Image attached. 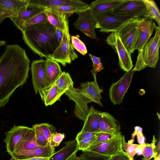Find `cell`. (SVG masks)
I'll list each match as a JSON object with an SVG mask.
<instances>
[{
	"instance_id": "obj_32",
	"label": "cell",
	"mask_w": 160,
	"mask_h": 160,
	"mask_svg": "<svg viewBox=\"0 0 160 160\" xmlns=\"http://www.w3.org/2000/svg\"><path fill=\"white\" fill-rule=\"evenodd\" d=\"M157 142V139L153 135L152 142L150 144L146 143L142 152L143 157L142 160H151L152 158H154L158 155V152L155 150Z\"/></svg>"
},
{
	"instance_id": "obj_45",
	"label": "cell",
	"mask_w": 160,
	"mask_h": 160,
	"mask_svg": "<svg viewBox=\"0 0 160 160\" xmlns=\"http://www.w3.org/2000/svg\"><path fill=\"white\" fill-rule=\"evenodd\" d=\"M79 157L80 160H105L100 157L90 156L85 152H83Z\"/></svg>"
},
{
	"instance_id": "obj_5",
	"label": "cell",
	"mask_w": 160,
	"mask_h": 160,
	"mask_svg": "<svg viewBox=\"0 0 160 160\" xmlns=\"http://www.w3.org/2000/svg\"><path fill=\"white\" fill-rule=\"evenodd\" d=\"M123 135L115 136L110 139L91 148L85 152L88 155L102 158L105 160L111 159V157L122 150Z\"/></svg>"
},
{
	"instance_id": "obj_1",
	"label": "cell",
	"mask_w": 160,
	"mask_h": 160,
	"mask_svg": "<svg viewBox=\"0 0 160 160\" xmlns=\"http://www.w3.org/2000/svg\"><path fill=\"white\" fill-rule=\"evenodd\" d=\"M30 60L25 50L18 44L8 45L0 57V108L28 79Z\"/></svg>"
},
{
	"instance_id": "obj_51",
	"label": "cell",
	"mask_w": 160,
	"mask_h": 160,
	"mask_svg": "<svg viewBox=\"0 0 160 160\" xmlns=\"http://www.w3.org/2000/svg\"><path fill=\"white\" fill-rule=\"evenodd\" d=\"M160 152H159L158 155L154 158V160H160Z\"/></svg>"
},
{
	"instance_id": "obj_28",
	"label": "cell",
	"mask_w": 160,
	"mask_h": 160,
	"mask_svg": "<svg viewBox=\"0 0 160 160\" xmlns=\"http://www.w3.org/2000/svg\"><path fill=\"white\" fill-rule=\"evenodd\" d=\"M48 22L56 28L63 32L64 14L54 10L45 9Z\"/></svg>"
},
{
	"instance_id": "obj_35",
	"label": "cell",
	"mask_w": 160,
	"mask_h": 160,
	"mask_svg": "<svg viewBox=\"0 0 160 160\" xmlns=\"http://www.w3.org/2000/svg\"><path fill=\"white\" fill-rule=\"evenodd\" d=\"M139 144L129 143L126 142L124 135L122 138V149L129 156L131 160H134V157L136 154V149Z\"/></svg>"
},
{
	"instance_id": "obj_46",
	"label": "cell",
	"mask_w": 160,
	"mask_h": 160,
	"mask_svg": "<svg viewBox=\"0 0 160 160\" xmlns=\"http://www.w3.org/2000/svg\"><path fill=\"white\" fill-rule=\"evenodd\" d=\"M142 131V128L139 126H136L134 127V131L132 134L131 139L128 141L129 143H133L134 138L137 132L139 131Z\"/></svg>"
},
{
	"instance_id": "obj_18",
	"label": "cell",
	"mask_w": 160,
	"mask_h": 160,
	"mask_svg": "<svg viewBox=\"0 0 160 160\" xmlns=\"http://www.w3.org/2000/svg\"><path fill=\"white\" fill-rule=\"evenodd\" d=\"M45 10V9L42 8L28 5L27 8L20 10L9 18L14 25L22 32L24 29V25L25 22Z\"/></svg>"
},
{
	"instance_id": "obj_19",
	"label": "cell",
	"mask_w": 160,
	"mask_h": 160,
	"mask_svg": "<svg viewBox=\"0 0 160 160\" xmlns=\"http://www.w3.org/2000/svg\"><path fill=\"white\" fill-rule=\"evenodd\" d=\"M28 5L44 9L65 6H88L89 5L78 0H29Z\"/></svg>"
},
{
	"instance_id": "obj_10",
	"label": "cell",
	"mask_w": 160,
	"mask_h": 160,
	"mask_svg": "<svg viewBox=\"0 0 160 160\" xmlns=\"http://www.w3.org/2000/svg\"><path fill=\"white\" fill-rule=\"evenodd\" d=\"M135 72L133 69L126 72L118 81L112 84L109 89V96L111 101L114 105L120 104L122 102Z\"/></svg>"
},
{
	"instance_id": "obj_39",
	"label": "cell",
	"mask_w": 160,
	"mask_h": 160,
	"mask_svg": "<svg viewBox=\"0 0 160 160\" xmlns=\"http://www.w3.org/2000/svg\"><path fill=\"white\" fill-rule=\"evenodd\" d=\"M115 136L114 135L108 133H98L97 138L91 144L88 148H91L100 144L110 139Z\"/></svg>"
},
{
	"instance_id": "obj_14",
	"label": "cell",
	"mask_w": 160,
	"mask_h": 160,
	"mask_svg": "<svg viewBox=\"0 0 160 160\" xmlns=\"http://www.w3.org/2000/svg\"><path fill=\"white\" fill-rule=\"evenodd\" d=\"M153 19L148 16L139 18L137 22V28L141 30L139 37L134 48V51L142 50L148 42L153 31L157 26Z\"/></svg>"
},
{
	"instance_id": "obj_29",
	"label": "cell",
	"mask_w": 160,
	"mask_h": 160,
	"mask_svg": "<svg viewBox=\"0 0 160 160\" xmlns=\"http://www.w3.org/2000/svg\"><path fill=\"white\" fill-rule=\"evenodd\" d=\"M57 84L59 90L63 94L71 87L73 86V82L69 73L62 72L54 83Z\"/></svg>"
},
{
	"instance_id": "obj_24",
	"label": "cell",
	"mask_w": 160,
	"mask_h": 160,
	"mask_svg": "<svg viewBox=\"0 0 160 160\" xmlns=\"http://www.w3.org/2000/svg\"><path fill=\"white\" fill-rule=\"evenodd\" d=\"M46 59L45 88L53 84L62 72L58 62L51 58Z\"/></svg>"
},
{
	"instance_id": "obj_25",
	"label": "cell",
	"mask_w": 160,
	"mask_h": 160,
	"mask_svg": "<svg viewBox=\"0 0 160 160\" xmlns=\"http://www.w3.org/2000/svg\"><path fill=\"white\" fill-rule=\"evenodd\" d=\"M63 94L57 84L54 83L51 86L44 89L40 95L45 105L47 106L54 104L60 99Z\"/></svg>"
},
{
	"instance_id": "obj_16",
	"label": "cell",
	"mask_w": 160,
	"mask_h": 160,
	"mask_svg": "<svg viewBox=\"0 0 160 160\" xmlns=\"http://www.w3.org/2000/svg\"><path fill=\"white\" fill-rule=\"evenodd\" d=\"M99 124L101 132L108 133L115 136L121 134L119 122L107 112L99 111Z\"/></svg>"
},
{
	"instance_id": "obj_26",
	"label": "cell",
	"mask_w": 160,
	"mask_h": 160,
	"mask_svg": "<svg viewBox=\"0 0 160 160\" xmlns=\"http://www.w3.org/2000/svg\"><path fill=\"white\" fill-rule=\"evenodd\" d=\"M41 147L36 142L33 129L32 128H30L13 153L33 150Z\"/></svg>"
},
{
	"instance_id": "obj_23",
	"label": "cell",
	"mask_w": 160,
	"mask_h": 160,
	"mask_svg": "<svg viewBox=\"0 0 160 160\" xmlns=\"http://www.w3.org/2000/svg\"><path fill=\"white\" fill-rule=\"evenodd\" d=\"M99 111L91 106L81 131L96 133L101 132L99 124Z\"/></svg>"
},
{
	"instance_id": "obj_20",
	"label": "cell",
	"mask_w": 160,
	"mask_h": 160,
	"mask_svg": "<svg viewBox=\"0 0 160 160\" xmlns=\"http://www.w3.org/2000/svg\"><path fill=\"white\" fill-rule=\"evenodd\" d=\"M64 146L55 152L48 160H69L76 154L79 150L78 142L75 139L65 142Z\"/></svg>"
},
{
	"instance_id": "obj_36",
	"label": "cell",
	"mask_w": 160,
	"mask_h": 160,
	"mask_svg": "<svg viewBox=\"0 0 160 160\" xmlns=\"http://www.w3.org/2000/svg\"><path fill=\"white\" fill-rule=\"evenodd\" d=\"M70 39L72 45L74 48L83 56L88 53L85 44L78 37L73 36L70 37Z\"/></svg>"
},
{
	"instance_id": "obj_38",
	"label": "cell",
	"mask_w": 160,
	"mask_h": 160,
	"mask_svg": "<svg viewBox=\"0 0 160 160\" xmlns=\"http://www.w3.org/2000/svg\"><path fill=\"white\" fill-rule=\"evenodd\" d=\"M89 55L92 62L93 69L91 70V72L93 76L94 81H97L96 74L103 69L104 67L101 62L100 58L97 57L91 54H89Z\"/></svg>"
},
{
	"instance_id": "obj_40",
	"label": "cell",
	"mask_w": 160,
	"mask_h": 160,
	"mask_svg": "<svg viewBox=\"0 0 160 160\" xmlns=\"http://www.w3.org/2000/svg\"><path fill=\"white\" fill-rule=\"evenodd\" d=\"M98 133L92 137L85 139L78 142L79 150H81L83 152L86 151L91 144L97 138L98 136Z\"/></svg>"
},
{
	"instance_id": "obj_8",
	"label": "cell",
	"mask_w": 160,
	"mask_h": 160,
	"mask_svg": "<svg viewBox=\"0 0 160 160\" xmlns=\"http://www.w3.org/2000/svg\"><path fill=\"white\" fill-rule=\"evenodd\" d=\"M65 94L69 99L74 101L75 103L74 111L75 116L84 121L90 109L88 104L92 101L80 88H75L73 86L70 87Z\"/></svg>"
},
{
	"instance_id": "obj_15",
	"label": "cell",
	"mask_w": 160,
	"mask_h": 160,
	"mask_svg": "<svg viewBox=\"0 0 160 160\" xmlns=\"http://www.w3.org/2000/svg\"><path fill=\"white\" fill-rule=\"evenodd\" d=\"M30 128L26 126L14 125L6 133L3 141L6 144L7 152L10 155L15 151Z\"/></svg>"
},
{
	"instance_id": "obj_4",
	"label": "cell",
	"mask_w": 160,
	"mask_h": 160,
	"mask_svg": "<svg viewBox=\"0 0 160 160\" xmlns=\"http://www.w3.org/2000/svg\"><path fill=\"white\" fill-rule=\"evenodd\" d=\"M95 28L104 32L117 31L126 22L132 18L113 13L112 10L103 12L92 11Z\"/></svg>"
},
{
	"instance_id": "obj_42",
	"label": "cell",
	"mask_w": 160,
	"mask_h": 160,
	"mask_svg": "<svg viewBox=\"0 0 160 160\" xmlns=\"http://www.w3.org/2000/svg\"><path fill=\"white\" fill-rule=\"evenodd\" d=\"M147 67L142 56V50L138 51V54L135 66L133 70L135 71H139Z\"/></svg>"
},
{
	"instance_id": "obj_30",
	"label": "cell",
	"mask_w": 160,
	"mask_h": 160,
	"mask_svg": "<svg viewBox=\"0 0 160 160\" xmlns=\"http://www.w3.org/2000/svg\"><path fill=\"white\" fill-rule=\"evenodd\" d=\"M90 8L89 5L88 6H65L53 7L47 9L54 10L63 14L69 15L72 13H78Z\"/></svg>"
},
{
	"instance_id": "obj_6",
	"label": "cell",
	"mask_w": 160,
	"mask_h": 160,
	"mask_svg": "<svg viewBox=\"0 0 160 160\" xmlns=\"http://www.w3.org/2000/svg\"><path fill=\"white\" fill-rule=\"evenodd\" d=\"M139 18L130 19L116 31L123 44L130 54L133 52L135 46L141 33V30L137 28Z\"/></svg>"
},
{
	"instance_id": "obj_47",
	"label": "cell",
	"mask_w": 160,
	"mask_h": 160,
	"mask_svg": "<svg viewBox=\"0 0 160 160\" xmlns=\"http://www.w3.org/2000/svg\"><path fill=\"white\" fill-rule=\"evenodd\" d=\"M136 136L138 142L139 144L145 143V138L142 133V131L138 132L136 134Z\"/></svg>"
},
{
	"instance_id": "obj_2",
	"label": "cell",
	"mask_w": 160,
	"mask_h": 160,
	"mask_svg": "<svg viewBox=\"0 0 160 160\" xmlns=\"http://www.w3.org/2000/svg\"><path fill=\"white\" fill-rule=\"evenodd\" d=\"M56 29L48 22L32 25L25 28L22 32V39L31 50L41 58H50L59 44Z\"/></svg>"
},
{
	"instance_id": "obj_22",
	"label": "cell",
	"mask_w": 160,
	"mask_h": 160,
	"mask_svg": "<svg viewBox=\"0 0 160 160\" xmlns=\"http://www.w3.org/2000/svg\"><path fill=\"white\" fill-rule=\"evenodd\" d=\"M92 101L101 107L103 105L101 102V94L103 91L99 88L97 81H87L81 83L80 88Z\"/></svg>"
},
{
	"instance_id": "obj_41",
	"label": "cell",
	"mask_w": 160,
	"mask_h": 160,
	"mask_svg": "<svg viewBox=\"0 0 160 160\" xmlns=\"http://www.w3.org/2000/svg\"><path fill=\"white\" fill-rule=\"evenodd\" d=\"M64 138V134L55 132L51 138L50 145L53 147L58 146Z\"/></svg>"
},
{
	"instance_id": "obj_48",
	"label": "cell",
	"mask_w": 160,
	"mask_h": 160,
	"mask_svg": "<svg viewBox=\"0 0 160 160\" xmlns=\"http://www.w3.org/2000/svg\"><path fill=\"white\" fill-rule=\"evenodd\" d=\"M63 32L58 29L56 28V35L59 44L60 43L62 39Z\"/></svg>"
},
{
	"instance_id": "obj_37",
	"label": "cell",
	"mask_w": 160,
	"mask_h": 160,
	"mask_svg": "<svg viewBox=\"0 0 160 160\" xmlns=\"http://www.w3.org/2000/svg\"><path fill=\"white\" fill-rule=\"evenodd\" d=\"M38 125L50 145L51 138L53 135L56 132V128L52 125L47 123L38 124Z\"/></svg>"
},
{
	"instance_id": "obj_17",
	"label": "cell",
	"mask_w": 160,
	"mask_h": 160,
	"mask_svg": "<svg viewBox=\"0 0 160 160\" xmlns=\"http://www.w3.org/2000/svg\"><path fill=\"white\" fill-rule=\"evenodd\" d=\"M55 148L48 145L31 150L13 153L11 156L15 160H22L36 157L49 158L55 152Z\"/></svg>"
},
{
	"instance_id": "obj_34",
	"label": "cell",
	"mask_w": 160,
	"mask_h": 160,
	"mask_svg": "<svg viewBox=\"0 0 160 160\" xmlns=\"http://www.w3.org/2000/svg\"><path fill=\"white\" fill-rule=\"evenodd\" d=\"M48 22L45 10L25 22L24 25V29L32 25L39 23H46Z\"/></svg>"
},
{
	"instance_id": "obj_43",
	"label": "cell",
	"mask_w": 160,
	"mask_h": 160,
	"mask_svg": "<svg viewBox=\"0 0 160 160\" xmlns=\"http://www.w3.org/2000/svg\"><path fill=\"white\" fill-rule=\"evenodd\" d=\"M98 133L88 132L81 131L77 134L75 138L77 142L92 137Z\"/></svg>"
},
{
	"instance_id": "obj_11",
	"label": "cell",
	"mask_w": 160,
	"mask_h": 160,
	"mask_svg": "<svg viewBox=\"0 0 160 160\" xmlns=\"http://www.w3.org/2000/svg\"><path fill=\"white\" fill-rule=\"evenodd\" d=\"M160 28L156 27L155 33L142 49L143 59L147 67L155 68L159 59Z\"/></svg>"
},
{
	"instance_id": "obj_9",
	"label": "cell",
	"mask_w": 160,
	"mask_h": 160,
	"mask_svg": "<svg viewBox=\"0 0 160 160\" xmlns=\"http://www.w3.org/2000/svg\"><path fill=\"white\" fill-rule=\"evenodd\" d=\"M106 42L117 53L119 58L118 64L121 68L126 72L132 70L133 65L131 54L123 44L117 32H112L108 37Z\"/></svg>"
},
{
	"instance_id": "obj_53",
	"label": "cell",
	"mask_w": 160,
	"mask_h": 160,
	"mask_svg": "<svg viewBox=\"0 0 160 160\" xmlns=\"http://www.w3.org/2000/svg\"><path fill=\"white\" fill-rule=\"evenodd\" d=\"M1 15H0V23L3 20L1 16Z\"/></svg>"
},
{
	"instance_id": "obj_55",
	"label": "cell",
	"mask_w": 160,
	"mask_h": 160,
	"mask_svg": "<svg viewBox=\"0 0 160 160\" xmlns=\"http://www.w3.org/2000/svg\"><path fill=\"white\" fill-rule=\"evenodd\" d=\"M13 160H15L13 159Z\"/></svg>"
},
{
	"instance_id": "obj_13",
	"label": "cell",
	"mask_w": 160,
	"mask_h": 160,
	"mask_svg": "<svg viewBox=\"0 0 160 160\" xmlns=\"http://www.w3.org/2000/svg\"><path fill=\"white\" fill-rule=\"evenodd\" d=\"M77 14L78 17L73 24L74 28L90 38L97 39L91 9L90 8Z\"/></svg>"
},
{
	"instance_id": "obj_12",
	"label": "cell",
	"mask_w": 160,
	"mask_h": 160,
	"mask_svg": "<svg viewBox=\"0 0 160 160\" xmlns=\"http://www.w3.org/2000/svg\"><path fill=\"white\" fill-rule=\"evenodd\" d=\"M47 61L42 59L33 60L31 70L33 87L35 93L41 94L46 88L45 77Z\"/></svg>"
},
{
	"instance_id": "obj_33",
	"label": "cell",
	"mask_w": 160,
	"mask_h": 160,
	"mask_svg": "<svg viewBox=\"0 0 160 160\" xmlns=\"http://www.w3.org/2000/svg\"><path fill=\"white\" fill-rule=\"evenodd\" d=\"M37 142L42 147L49 145L48 142L38 124L32 125Z\"/></svg>"
},
{
	"instance_id": "obj_7",
	"label": "cell",
	"mask_w": 160,
	"mask_h": 160,
	"mask_svg": "<svg viewBox=\"0 0 160 160\" xmlns=\"http://www.w3.org/2000/svg\"><path fill=\"white\" fill-rule=\"evenodd\" d=\"M113 14L118 16L141 18L149 16V13L142 0L124 1L112 10Z\"/></svg>"
},
{
	"instance_id": "obj_21",
	"label": "cell",
	"mask_w": 160,
	"mask_h": 160,
	"mask_svg": "<svg viewBox=\"0 0 160 160\" xmlns=\"http://www.w3.org/2000/svg\"><path fill=\"white\" fill-rule=\"evenodd\" d=\"M28 3L29 0H0V12L9 15L10 17L27 8Z\"/></svg>"
},
{
	"instance_id": "obj_31",
	"label": "cell",
	"mask_w": 160,
	"mask_h": 160,
	"mask_svg": "<svg viewBox=\"0 0 160 160\" xmlns=\"http://www.w3.org/2000/svg\"><path fill=\"white\" fill-rule=\"evenodd\" d=\"M148 10L149 17L154 19L157 22L158 27L160 26V13L159 8L155 2L153 0H142Z\"/></svg>"
},
{
	"instance_id": "obj_54",
	"label": "cell",
	"mask_w": 160,
	"mask_h": 160,
	"mask_svg": "<svg viewBox=\"0 0 160 160\" xmlns=\"http://www.w3.org/2000/svg\"><path fill=\"white\" fill-rule=\"evenodd\" d=\"M3 13H4L3 12H0V14H3Z\"/></svg>"
},
{
	"instance_id": "obj_44",
	"label": "cell",
	"mask_w": 160,
	"mask_h": 160,
	"mask_svg": "<svg viewBox=\"0 0 160 160\" xmlns=\"http://www.w3.org/2000/svg\"><path fill=\"white\" fill-rule=\"evenodd\" d=\"M111 160H131L128 155L123 150L112 156Z\"/></svg>"
},
{
	"instance_id": "obj_49",
	"label": "cell",
	"mask_w": 160,
	"mask_h": 160,
	"mask_svg": "<svg viewBox=\"0 0 160 160\" xmlns=\"http://www.w3.org/2000/svg\"><path fill=\"white\" fill-rule=\"evenodd\" d=\"M146 145V143H145L139 144V146L136 149V154H138V155H142V150Z\"/></svg>"
},
{
	"instance_id": "obj_50",
	"label": "cell",
	"mask_w": 160,
	"mask_h": 160,
	"mask_svg": "<svg viewBox=\"0 0 160 160\" xmlns=\"http://www.w3.org/2000/svg\"><path fill=\"white\" fill-rule=\"evenodd\" d=\"M69 160H80L79 156H77L76 154L74 155Z\"/></svg>"
},
{
	"instance_id": "obj_52",
	"label": "cell",
	"mask_w": 160,
	"mask_h": 160,
	"mask_svg": "<svg viewBox=\"0 0 160 160\" xmlns=\"http://www.w3.org/2000/svg\"><path fill=\"white\" fill-rule=\"evenodd\" d=\"M6 44V42L4 41H0V47Z\"/></svg>"
},
{
	"instance_id": "obj_3",
	"label": "cell",
	"mask_w": 160,
	"mask_h": 160,
	"mask_svg": "<svg viewBox=\"0 0 160 160\" xmlns=\"http://www.w3.org/2000/svg\"><path fill=\"white\" fill-rule=\"evenodd\" d=\"M68 15L64 14V28L62 39L59 45L50 58L63 66L70 64L78 58L71 42L68 27Z\"/></svg>"
},
{
	"instance_id": "obj_27",
	"label": "cell",
	"mask_w": 160,
	"mask_h": 160,
	"mask_svg": "<svg viewBox=\"0 0 160 160\" xmlns=\"http://www.w3.org/2000/svg\"><path fill=\"white\" fill-rule=\"evenodd\" d=\"M124 1V0H97L89 4L92 11L103 12L112 10Z\"/></svg>"
}]
</instances>
